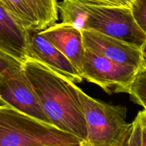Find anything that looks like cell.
Instances as JSON below:
<instances>
[{
	"label": "cell",
	"instance_id": "8",
	"mask_svg": "<svg viewBox=\"0 0 146 146\" xmlns=\"http://www.w3.org/2000/svg\"><path fill=\"white\" fill-rule=\"evenodd\" d=\"M27 56L36 60L63 78L73 83H81L83 78L71 61L40 31H29L27 39Z\"/></svg>",
	"mask_w": 146,
	"mask_h": 146
},
{
	"label": "cell",
	"instance_id": "10",
	"mask_svg": "<svg viewBox=\"0 0 146 146\" xmlns=\"http://www.w3.org/2000/svg\"><path fill=\"white\" fill-rule=\"evenodd\" d=\"M29 31L21 27L0 1V51L24 63Z\"/></svg>",
	"mask_w": 146,
	"mask_h": 146
},
{
	"label": "cell",
	"instance_id": "17",
	"mask_svg": "<svg viewBox=\"0 0 146 146\" xmlns=\"http://www.w3.org/2000/svg\"><path fill=\"white\" fill-rule=\"evenodd\" d=\"M94 4L108 6H120V7H131V4L126 0H87Z\"/></svg>",
	"mask_w": 146,
	"mask_h": 146
},
{
	"label": "cell",
	"instance_id": "5",
	"mask_svg": "<svg viewBox=\"0 0 146 146\" xmlns=\"http://www.w3.org/2000/svg\"><path fill=\"white\" fill-rule=\"evenodd\" d=\"M139 71L85 48L78 73L83 79L96 84L107 94H128L130 86Z\"/></svg>",
	"mask_w": 146,
	"mask_h": 146
},
{
	"label": "cell",
	"instance_id": "18",
	"mask_svg": "<svg viewBox=\"0 0 146 146\" xmlns=\"http://www.w3.org/2000/svg\"><path fill=\"white\" fill-rule=\"evenodd\" d=\"M126 1H128V3H129V4H132V3H133V1H135V0H126Z\"/></svg>",
	"mask_w": 146,
	"mask_h": 146
},
{
	"label": "cell",
	"instance_id": "2",
	"mask_svg": "<svg viewBox=\"0 0 146 146\" xmlns=\"http://www.w3.org/2000/svg\"><path fill=\"white\" fill-rule=\"evenodd\" d=\"M0 146H81L72 134L0 104Z\"/></svg>",
	"mask_w": 146,
	"mask_h": 146
},
{
	"label": "cell",
	"instance_id": "7",
	"mask_svg": "<svg viewBox=\"0 0 146 146\" xmlns=\"http://www.w3.org/2000/svg\"><path fill=\"white\" fill-rule=\"evenodd\" d=\"M85 48L121 65L146 69L145 48L91 29L81 30Z\"/></svg>",
	"mask_w": 146,
	"mask_h": 146
},
{
	"label": "cell",
	"instance_id": "11",
	"mask_svg": "<svg viewBox=\"0 0 146 146\" xmlns=\"http://www.w3.org/2000/svg\"><path fill=\"white\" fill-rule=\"evenodd\" d=\"M57 7L61 13L62 23L80 31L85 29L88 14L84 0H63L57 4Z\"/></svg>",
	"mask_w": 146,
	"mask_h": 146
},
{
	"label": "cell",
	"instance_id": "9",
	"mask_svg": "<svg viewBox=\"0 0 146 146\" xmlns=\"http://www.w3.org/2000/svg\"><path fill=\"white\" fill-rule=\"evenodd\" d=\"M40 33L71 61L78 72L85 51L81 31L61 22L54 23Z\"/></svg>",
	"mask_w": 146,
	"mask_h": 146
},
{
	"label": "cell",
	"instance_id": "15",
	"mask_svg": "<svg viewBox=\"0 0 146 146\" xmlns=\"http://www.w3.org/2000/svg\"><path fill=\"white\" fill-rule=\"evenodd\" d=\"M131 9L138 25L146 32V0H135L131 4Z\"/></svg>",
	"mask_w": 146,
	"mask_h": 146
},
{
	"label": "cell",
	"instance_id": "13",
	"mask_svg": "<svg viewBox=\"0 0 146 146\" xmlns=\"http://www.w3.org/2000/svg\"><path fill=\"white\" fill-rule=\"evenodd\" d=\"M123 146H146V111L137 114L132 122L131 133Z\"/></svg>",
	"mask_w": 146,
	"mask_h": 146
},
{
	"label": "cell",
	"instance_id": "4",
	"mask_svg": "<svg viewBox=\"0 0 146 146\" xmlns=\"http://www.w3.org/2000/svg\"><path fill=\"white\" fill-rule=\"evenodd\" d=\"M84 1L88 14L84 29L94 30L145 48L146 32L135 21L131 7L102 5L87 0Z\"/></svg>",
	"mask_w": 146,
	"mask_h": 146
},
{
	"label": "cell",
	"instance_id": "1",
	"mask_svg": "<svg viewBox=\"0 0 146 146\" xmlns=\"http://www.w3.org/2000/svg\"><path fill=\"white\" fill-rule=\"evenodd\" d=\"M22 67L51 125L84 142L86 125L76 85L30 58Z\"/></svg>",
	"mask_w": 146,
	"mask_h": 146
},
{
	"label": "cell",
	"instance_id": "6",
	"mask_svg": "<svg viewBox=\"0 0 146 146\" xmlns=\"http://www.w3.org/2000/svg\"><path fill=\"white\" fill-rule=\"evenodd\" d=\"M0 104L51 124L27 78L22 66L12 68L0 78Z\"/></svg>",
	"mask_w": 146,
	"mask_h": 146
},
{
	"label": "cell",
	"instance_id": "16",
	"mask_svg": "<svg viewBox=\"0 0 146 146\" xmlns=\"http://www.w3.org/2000/svg\"><path fill=\"white\" fill-rule=\"evenodd\" d=\"M22 66V63L0 51V78L9 70Z\"/></svg>",
	"mask_w": 146,
	"mask_h": 146
},
{
	"label": "cell",
	"instance_id": "12",
	"mask_svg": "<svg viewBox=\"0 0 146 146\" xmlns=\"http://www.w3.org/2000/svg\"><path fill=\"white\" fill-rule=\"evenodd\" d=\"M35 17L41 31L58 20L57 0H24Z\"/></svg>",
	"mask_w": 146,
	"mask_h": 146
},
{
	"label": "cell",
	"instance_id": "14",
	"mask_svg": "<svg viewBox=\"0 0 146 146\" xmlns=\"http://www.w3.org/2000/svg\"><path fill=\"white\" fill-rule=\"evenodd\" d=\"M128 94L131 100L145 109L146 105V69L140 70L131 83Z\"/></svg>",
	"mask_w": 146,
	"mask_h": 146
},
{
	"label": "cell",
	"instance_id": "3",
	"mask_svg": "<svg viewBox=\"0 0 146 146\" xmlns=\"http://www.w3.org/2000/svg\"><path fill=\"white\" fill-rule=\"evenodd\" d=\"M84 111L87 135L81 146H123L132 128L127 108L91 98L76 86Z\"/></svg>",
	"mask_w": 146,
	"mask_h": 146
}]
</instances>
